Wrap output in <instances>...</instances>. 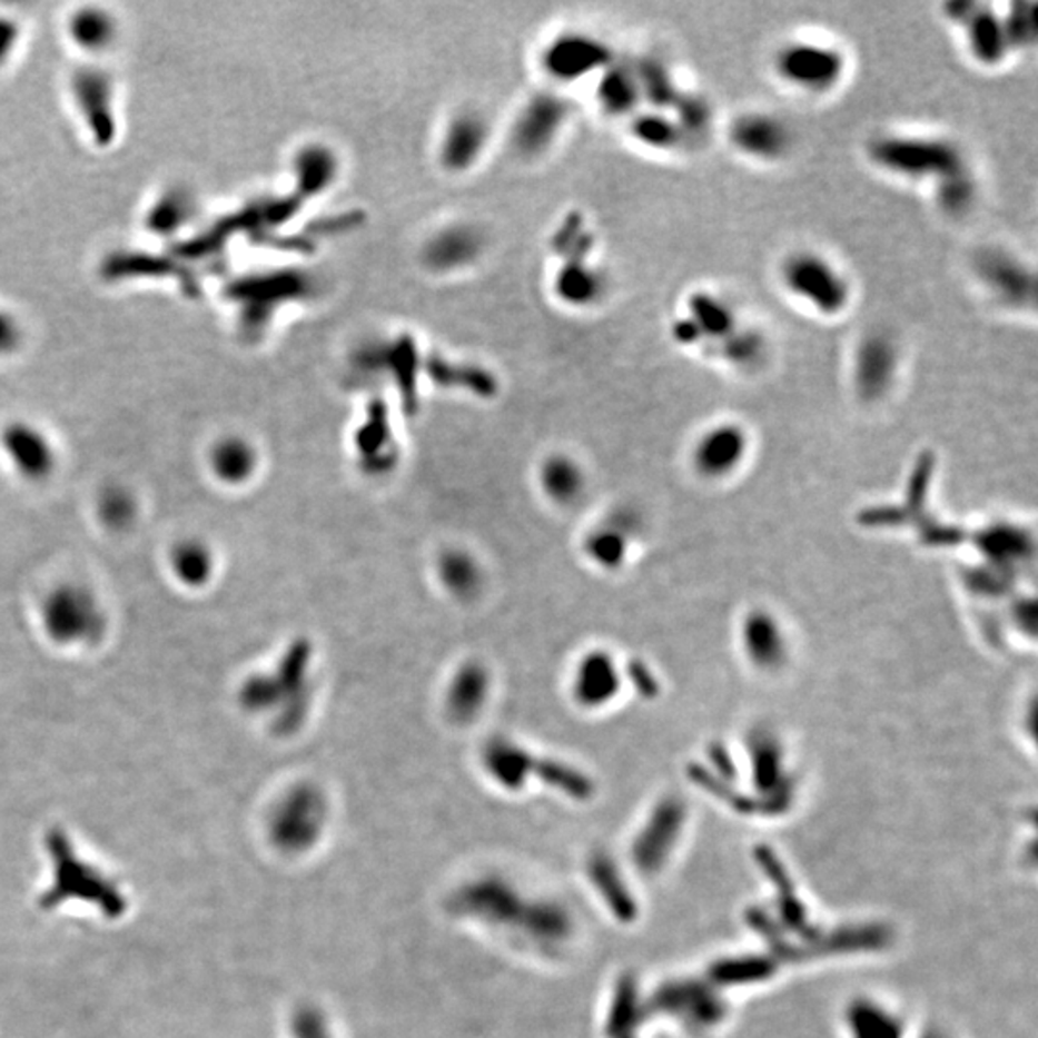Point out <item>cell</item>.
Returning <instances> with one entry per match:
<instances>
[{
    "label": "cell",
    "instance_id": "cell-1",
    "mask_svg": "<svg viewBox=\"0 0 1038 1038\" xmlns=\"http://www.w3.org/2000/svg\"><path fill=\"white\" fill-rule=\"evenodd\" d=\"M866 158L876 170L911 184H937L969 166L968 156L952 139L900 131L869 137Z\"/></svg>",
    "mask_w": 1038,
    "mask_h": 1038
},
{
    "label": "cell",
    "instance_id": "cell-2",
    "mask_svg": "<svg viewBox=\"0 0 1038 1038\" xmlns=\"http://www.w3.org/2000/svg\"><path fill=\"white\" fill-rule=\"evenodd\" d=\"M779 283L789 297L820 318H841L854 293L837 261L813 248H799L779 264Z\"/></svg>",
    "mask_w": 1038,
    "mask_h": 1038
},
{
    "label": "cell",
    "instance_id": "cell-3",
    "mask_svg": "<svg viewBox=\"0 0 1038 1038\" xmlns=\"http://www.w3.org/2000/svg\"><path fill=\"white\" fill-rule=\"evenodd\" d=\"M775 78L791 91L808 97H826L847 78V52L837 45L815 39H789L771 57Z\"/></svg>",
    "mask_w": 1038,
    "mask_h": 1038
},
{
    "label": "cell",
    "instance_id": "cell-4",
    "mask_svg": "<svg viewBox=\"0 0 1038 1038\" xmlns=\"http://www.w3.org/2000/svg\"><path fill=\"white\" fill-rule=\"evenodd\" d=\"M329 805L324 792L310 783L290 789L269 818V837L285 854H304L318 844L327 826Z\"/></svg>",
    "mask_w": 1038,
    "mask_h": 1038
},
{
    "label": "cell",
    "instance_id": "cell-5",
    "mask_svg": "<svg viewBox=\"0 0 1038 1038\" xmlns=\"http://www.w3.org/2000/svg\"><path fill=\"white\" fill-rule=\"evenodd\" d=\"M49 850L52 860L57 862V883L52 884L49 894L45 897V906L58 904L66 898H81L100 906V910L110 918L120 916L126 906L120 889L89 863L81 862L78 856L73 854V848L65 834L60 831L50 833Z\"/></svg>",
    "mask_w": 1038,
    "mask_h": 1038
},
{
    "label": "cell",
    "instance_id": "cell-6",
    "mask_svg": "<svg viewBox=\"0 0 1038 1038\" xmlns=\"http://www.w3.org/2000/svg\"><path fill=\"white\" fill-rule=\"evenodd\" d=\"M973 276L987 295L1006 310L1027 312L1037 304V276L1027 261L1008 248L985 247L971 260Z\"/></svg>",
    "mask_w": 1038,
    "mask_h": 1038
},
{
    "label": "cell",
    "instance_id": "cell-7",
    "mask_svg": "<svg viewBox=\"0 0 1038 1038\" xmlns=\"http://www.w3.org/2000/svg\"><path fill=\"white\" fill-rule=\"evenodd\" d=\"M70 91L76 112L91 141L100 149L113 145L118 139L120 118L112 76L99 66H79L78 70L71 73Z\"/></svg>",
    "mask_w": 1038,
    "mask_h": 1038
},
{
    "label": "cell",
    "instance_id": "cell-8",
    "mask_svg": "<svg viewBox=\"0 0 1038 1038\" xmlns=\"http://www.w3.org/2000/svg\"><path fill=\"white\" fill-rule=\"evenodd\" d=\"M942 14L953 28L961 31L969 58L982 68H998L1010 55V39L1006 33L1002 14L985 2H948L942 7Z\"/></svg>",
    "mask_w": 1038,
    "mask_h": 1038
},
{
    "label": "cell",
    "instance_id": "cell-9",
    "mask_svg": "<svg viewBox=\"0 0 1038 1038\" xmlns=\"http://www.w3.org/2000/svg\"><path fill=\"white\" fill-rule=\"evenodd\" d=\"M728 142L737 155L758 164H779L789 158L794 135L787 121L768 110H744L728 123Z\"/></svg>",
    "mask_w": 1038,
    "mask_h": 1038
},
{
    "label": "cell",
    "instance_id": "cell-10",
    "mask_svg": "<svg viewBox=\"0 0 1038 1038\" xmlns=\"http://www.w3.org/2000/svg\"><path fill=\"white\" fill-rule=\"evenodd\" d=\"M530 900H523L514 884L496 876L480 877L456 890L453 910L459 916L480 919L488 926L517 931Z\"/></svg>",
    "mask_w": 1038,
    "mask_h": 1038
},
{
    "label": "cell",
    "instance_id": "cell-11",
    "mask_svg": "<svg viewBox=\"0 0 1038 1038\" xmlns=\"http://www.w3.org/2000/svg\"><path fill=\"white\" fill-rule=\"evenodd\" d=\"M900 348L892 335L873 329L860 337L852 353V383L863 401H879L897 383Z\"/></svg>",
    "mask_w": 1038,
    "mask_h": 1038
},
{
    "label": "cell",
    "instance_id": "cell-12",
    "mask_svg": "<svg viewBox=\"0 0 1038 1038\" xmlns=\"http://www.w3.org/2000/svg\"><path fill=\"white\" fill-rule=\"evenodd\" d=\"M747 451L749 437L741 425L723 422L700 435L692 451V462L700 474L721 477L741 466Z\"/></svg>",
    "mask_w": 1038,
    "mask_h": 1038
},
{
    "label": "cell",
    "instance_id": "cell-13",
    "mask_svg": "<svg viewBox=\"0 0 1038 1038\" xmlns=\"http://www.w3.org/2000/svg\"><path fill=\"white\" fill-rule=\"evenodd\" d=\"M50 633L58 641H81L99 633L100 615L97 604L81 591H65L50 599L47 607Z\"/></svg>",
    "mask_w": 1038,
    "mask_h": 1038
},
{
    "label": "cell",
    "instance_id": "cell-14",
    "mask_svg": "<svg viewBox=\"0 0 1038 1038\" xmlns=\"http://www.w3.org/2000/svg\"><path fill=\"white\" fill-rule=\"evenodd\" d=\"M517 932L531 947L544 952L558 950L572 937V913L556 900H530Z\"/></svg>",
    "mask_w": 1038,
    "mask_h": 1038
},
{
    "label": "cell",
    "instance_id": "cell-15",
    "mask_svg": "<svg viewBox=\"0 0 1038 1038\" xmlns=\"http://www.w3.org/2000/svg\"><path fill=\"white\" fill-rule=\"evenodd\" d=\"M683 314L696 325L704 339V350L729 337L741 325L735 308L718 293L706 289L692 290L685 298Z\"/></svg>",
    "mask_w": 1038,
    "mask_h": 1038
},
{
    "label": "cell",
    "instance_id": "cell-16",
    "mask_svg": "<svg viewBox=\"0 0 1038 1038\" xmlns=\"http://www.w3.org/2000/svg\"><path fill=\"white\" fill-rule=\"evenodd\" d=\"M197 214V198L189 187L171 185L155 198L145 214V229L160 239H174L191 226Z\"/></svg>",
    "mask_w": 1038,
    "mask_h": 1038
},
{
    "label": "cell",
    "instance_id": "cell-17",
    "mask_svg": "<svg viewBox=\"0 0 1038 1038\" xmlns=\"http://www.w3.org/2000/svg\"><path fill=\"white\" fill-rule=\"evenodd\" d=\"M118 20L107 8L81 7L68 18V37L81 52L102 57L118 41Z\"/></svg>",
    "mask_w": 1038,
    "mask_h": 1038
},
{
    "label": "cell",
    "instance_id": "cell-18",
    "mask_svg": "<svg viewBox=\"0 0 1038 1038\" xmlns=\"http://www.w3.org/2000/svg\"><path fill=\"white\" fill-rule=\"evenodd\" d=\"M2 446L10 459L14 462V466L29 477L49 474L50 467L55 464L52 446L43 433L36 429L33 425H8L2 433Z\"/></svg>",
    "mask_w": 1038,
    "mask_h": 1038
},
{
    "label": "cell",
    "instance_id": "cell-19",
    "mask_svg": "<svg viewBox=\"0 0 1038 1038\" xmlns=\"http://www.w3.org/2000/svg\"><path fill=\"white\" fill-rule=\"evenodd\" d=\"M704 353L712 354L715 360H720L731 369L749 372V369L760 368L762 362L768 358L770 340L762 329L741 324L729 337L708 346Z\"/></svg>",
    "mask_w": 1038,
    "mask_h": 1038
},
{
    "label": "cell",
    "instance_id": "cell-20",
    "mask_svg": "<svg viewBox=\"0 0 1038 1038\" xmlns=\"http://www.w3.org/2000/svg\"><path fill=\"white\" fill-rule=\"evenodd\" d=\"M620 686V678L615 671L614 660L594 652L581 662L575 671V685L573 692L585 706H602L614 699Z\"/></svg>",
    "mask_w": 1038,
    "mask_h": 1038
},
{
    "label": "cell",
    "instance_id": "cell-21",
    "mask_svg": "<svg viewBox=\"0 0 1038 1038\" xmlns=\"http://www.w3.org/2000/svg\"><path fill=\"white\" fill-rule=\"evenodd\" d=\"M488 673L480 664H467L456 673L446 694V708L458 723L480 715L487 702Z\"/></svg>",
    "mask_w": 1038,
    "mask_h": 1038
},
{
    "label": "cell",
    "instance_id": "cell-22",
    "mask_svg": "<svg viewBox=\"0 0 1038 1038\" xmlns=\"http://www.w3.org/2000/svg\"><path fill=\"white\" fill-rule=\"evenodd\" d=\"M552 60L564 79H580L591 71L602 70L614 62L612 52L591 37H570L552 50Z\"/></svg>",
    "mask_w": 1038,
    "mask_h": 1038
},
{
    "label": "cell",
    "instance_id": "cell-23",
    "mask_svg": "<svg viewBox=\"0 0 1038 1038\" xmlns=\"http://www.w3.org/2000/svg\"><path fill=\"white\" fill-rule=\"evenodd\" d=\"M602 107L614 116H635L643 102L635 66H607L599 87Z\"/></svg>",
    "mask_w": 1038,
    "mask_h": 1038
},
{
    "label": "cell",
    "instance_id": "cell-24",
    "mask_svg": "<svg viewBox=\"0 0 1038 1038\" xmlns=\"http://www.w3.org/2000/svg\"><path fill=\"white\" fill-rule=\"evenodd\" d=\"M931 187L935 206L947 218L960 219L968 216L979 198V184L971 166L956 171L952 176L942 177Z\"/></svg>",
    "mask_w": 1038,
    "mask_h": 1038
},
{
    "label": "cell",
    "instance_id": "cell-25",
    "mask_svg": "<svg viewBox=\"0 0 1038 1038\" xmlns=\"http://www.w3.org/2000/svg\"><path fill=\"white\" fill-rule=\"evenodd\" d=\"M631 134L636 142L656 152H673L686 147L685 137L679 129L678 121L670 112L662 110H643L636 112L631 120Z\"/></svg>",
    "mask_w": 1038,
    "mask_h": 1038
},
{
    "label": "cell",
    "instance_id": "cell-26",
    "mask_svg": "<svg viewBox=\"0 0 1038 1038\" xmlns=\"http://www.w3.org/2000/svg\"><path fill=\"white\" fill-rule=\"evenodd\" d=\"M635 71L643 102H649L652 110L670 112L683 95L670 68L656 58H644L635 65Z\"/></svg>",
    "mask_w": 1038,
    "mask_h": 1038
},
{
    "label": "cell",
    "instance_id": "cell-27",
    "mask_svg": "<svg viewBox=\"0 0 1038 1038\" xmlns=\"http://www.w3.org/2000/svg\"><path fill=\"white\" fill-rule=\"evenodd\" d=\"M744 646L760 668H778L784 658V639L770 614H752L744 623Z\"/></svg>",
    "mask_w": 1038,
    "mask_h": 1038
},
{
    "label": "cell",
    "instance_id": "cell-28",
    "mask_svg": "<svg viewBox=\"0 0 1038 1038\" xmlns=\"http://www.w3.org/2000/svg\"><path fill=\"white\" fill-rule=\"evenodd\" d=\"M533 758L516 744L496 741L485 750V765L493 778L506 789H522L531 775Z\"/></svg>",
    "mask_w": 1038,
    "mask_h": 1038
},
{
    "label": "cell",
    "instance_id": "cell-29",
    "mask_svg": "<svg viewBox=\"0 0 1038 1038\" xmlns=\"http://www.w3.org/2000/svg\"><path fill=\"white\" fill-rule=\"evenodd\" d=\"M541 485L544 493L558 504H573L580 501L585 491V475L573 459L554 456L544 462L541 469Z\"/></svg>",
    "mask_w": 1038,
    "mask_h": 1038
},
{
    "label": "cell",
    "instance_id": "cell-30",
    "mask_svg": "<svg viewBox=\"0 0 1038 1038\" xmlns=\"http://www.w3.org/2000/svg\"><path fill=\"white\" fill-rule=\"evenodd\" d=\"M673 120L678 121L686 145L706 139L710 129L714 126V108L710 100L699 92L683 91L681 99L670 110Z\"/></svg>",
    "mask_w": 1038,
    "mask_h": 1038
},
{
    "label": "cell",
    "instance_id": "cell-31",
    "mask_svg": "<svg viewBox=\"0 0 1038 1038\" xmlns=\"http://www.w3.org/2000/svg\"><path fill=\"white\" fill-rule=\"evenodd\" d=\"M438 575L451 593L459 599L474 596L481 589L483 573L472 554L464 551H448L438 560Z\"/></svg>",
    "mask_w": 1038,
    "mask_h": 1038
},
{
    "label": "cell",
    "instance_id": "cell-32",
    "mask_svg": "<svg viewBox=\"0 0 1038 1038\" xmlns=\"http://www.w3.org/2000/svg\"><path fill=\"white\" fill-rule=\"evenodd\" d=\"M216 474L229 483H240L255 472L256 454L253 446L243 438L221 441L212 454Z\"/></svg>",
    "mask_w": 1038,
    "mask_h": 1038
},
{
    "label": "cell",
    "instance_id": "cell-33",
    "mask_svg": "<svg viewBox=\"0 0 1038 1038\" xmlns=\"http://www.w3.org/2000/svg\"><path fill=\"white\" fill-rule=\"evenodd\" d=\"M1002 18L1014 52L1035 47L1038 37V16L1035 2H1011Z\"/></svg>",
    "mask_w": 1038,
    "mask_h": 1038
},
{
    "label": "cell",
    "instance_id": "cell-34",
    "mask_svg": "<svg viewBox=\"0 0 1038 1038\" xmlns=\"http://www.w3.org/2000/svg\"><path fill=\"white\" fill-rule=\"evenodd\" d=\"M591 879L601 890L602 897L606 898L610 908L620 916L629 919L633 916V902L629 898L627 890L623 887L620 877L615 873L614 866L606 858H594L591 862Z\"/></svg>",
    "mask_w": 1038,
    "mask_h": 1038
},
{
    "label": "cell",
    "instance_id": "cell-35",
    "mask_svg": "<svg viewBox=\"0 0 1038 1038\" xmlns=\"http://www.w3.org/2000/svg\"><path fill=\"white\" fill-rule=\"evenodd\" d=\"M483 126L474 118H459L446 135V158L453 164L466 162L481 147Z\"/></svg>",
    "mask_w": 1038,
    "mask_h": 1038
},
{
    "label": "cell",
    "instance_id": "cell-36",
    "mask_svg": "<svg viewBox=\"0 0 1038 1038\" xmlns=\"http://www.w3.org/2000/svg\"><path fill=\"white\" fill-rule=\"evenodd\" d=\"M604 281L594 269L577 268L565 271L562 277V293L580 304L594 303L602 297Z\"/></svg>",
    "mask_w": 1038,
    "mask_h": 1038
},
{
    "label": "cell",
    "instance_id": "cell-37",
    "mask_svg": "<svg viewBox=\"0 0 1038 1038\" xmlns=\"http://www.w3.org/2000/svg\"><path fill=\"white\" fill-rule=\"evenodd\" d=\"M210 570H212L210 554H206L205 548H200L198 544H189L176 554V572L179 573L181 580L189 581L192 585L202 583Z\"/></svg>",
    "mask_w": 1038,
    "mask_h": 1038
},
{
    "label": "cell",
    "instance_id": "cell-38",
    "mask_svg": "<svg viewBox=\"0 0 1038 1038\" xmlns=\"http://www.w3.org/2000/svg\"><path fill=\"white\" fill-rule=\"evenodd\" d=\"M475 243H472V239L467 237L466 234H454L445 235L441 239L435 240L432 247V260H435L437 266H451V258H453L454 253V264L458 260H464L466 256L472 258V253H474Z\"/></svg>",
    "mask_w": 1038,
    "mask_h": 1038
},
{
    "label": "cell",
    "instance_id": "cell-39",
    "mask_svg": "<svg viewBox=\"0 0 1038 1038\" xmlns=\"http://www.w3.org/2000/svg\"><path fill=\"white\" fill-rule=\"evenodd\" d=\"M293 1038H333V1032L318 1008L304 1006L293 1019Z\"/></svg>",
    "mask_w": 1038,
    "mask_h": 1038
},
{
    "label": "cell",
    "instance_id": "cell-40",
    "mask_svg": "<svg viewBox=\"0 0 1038 1038\" xmlns=\"http://www.w3.org/2000/svg\"><path fill=\"white\" fill-rule=\"evenodd\" d=\"M589 552L601 564L614 565L625 554V538H622L620 533H612V531L607 530L601 531L589 541Z\"/></svg>",
    "mask_w": 1038,
    "mask_h": 1038
},
{
    "label": "cell",
    "instance_id": "cell-41",
    "mask_svg": "<svg viewBox=\"0 0 1038 1038\" xmlns=\"http://www.w3.org/2000/svg\"><path fill=\"white\" fill-rule=\"evenodd\" d=\"M22 43V28L12 16L0 12V70L10 65Z\"/></svg>",
    "mask_w": 1038,
    "mask_h": 1038
},
{
    "label": "cell",
    "instance_id": "cell-42",
    "mask_svg": "<svg viewBox=\"0 0 1038 1038\" xmlns=\"http://www.w3.org/2000/svg\"><path fill=\"white\" fill-rule=\"evenodd\" d=\"M23 345V327L12 312L0 308V356L16 354Z\"/></svg>",
    "mask_w": 1038,
    "mask_h": 1038
},
{
    "label": "cell",
    "instance_id": "cell-43",
    "mask_svg": "<svg viewBox=\"0 0 1038 1038\" xmlns=\"http://www.w3.org/2000/svg\"><path fill=\"white\" fill-rule=\"evenodd\" d=\"M671 339L675 340L679 346L683 348H700L704 350V339L700 335L696 325L692 324L691 319L686 318L685 314H681L679 318L671 322Z\"/></svg>",
    "mask_w": 1038,
    "mask_h": 1038
}]
</instances>
